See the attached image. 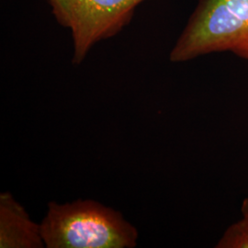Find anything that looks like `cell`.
<instances>
[{"instance_id":"3","label":"cell","mask_w":248,"mask_h":248,"mask_svg":"<svg viewBox=\"0 0 248 248\" xmlns=\"http://www.w3.org/2000/svg\"><path fill=\"white\" fill-rule=\"evenodd\" d=\"M54 18L71 31L74 55L79 64L98 42L118 34L145 0H47Z\"/></svg>"},{"instance_id":"1","label":"cell","mask_w":248,"mask_h":248,"mask_svg":"<svg viewBox=\"0 0 248 248\" xmlns=\"http://www.w3.org/2000/svg\"><path fill=\"white\" fill-rule=\"evenodd\" d=\"M40 224L48 248H133L139 235L120 212L91 200L51 202Z\"/></svg>"},{"instance_id":"5","label":"cell","mask_w":248,"mask_h":248,"mask_svg":"<svg viewBox=\"0 0 248 248\" xmlns=\"http://www.w3.org/2000/svg\"><path fill=\"white\" fill-rule=\"evenodd\" d=\"M241 214V219L225 230L216 248H248V198L242 202Z\"/></svg>"},{"instance_id":"4","label":"cell","mask_w":248,"mask_h":248,"mask_svg":"<svg viewBox=\"0 0 248 248\" xmlns=\"http://www.w3.org/2000/svg\"><path fill=\"white\" fill-rule=\"evenodd\" d=\"M41 224L9 192L0 194V248H43Z\"/></svg>"},{"instance_id":"2","label":"cell","mask_w":248,"mask_h":248,"mask_svg":"<svg viewBox=\"0 0 248 248\" xmlns=\"http://www.w3.org/2000/svg\"><path fill=\"white\" fill-rule=\"evenodd\" d=\"M214 53L248 60V0H199L169 58L184 62Z\"/></svg>"}]
</instances>
